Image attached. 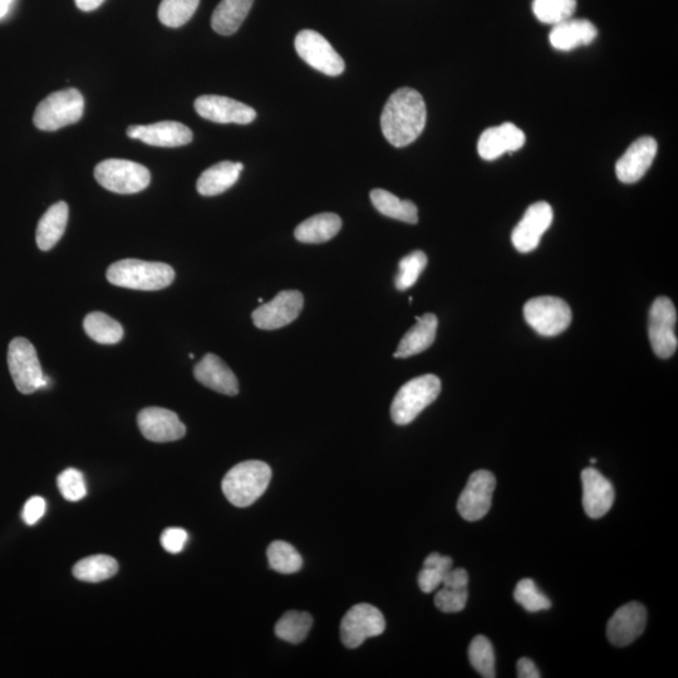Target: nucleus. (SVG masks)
Instances as JSON below:
<instances>
[{
	"mask_svg": "<svg viewBox=\"0 0 678 678\" xmlns=\"http://www.w3.org/2000/svg\"><path fill=\"white\" fill-rule=\"evenodd\" d=\"M294 44L298 56L314 70L332 77L345 72V61L322 34L306 29L298 33Z\"/></svg>",
	"mask_w": 678,
	"mask_h": 678,
	"instance_id": "10",
	"label": "nucleus"
},
{
	"mask_svg": "<svg viewBox=\"0 0 678 678\" xmlns=\"http://www.w3.org/2000/svg\"><path fill=\"white\" fill-rule=\"evenodd\" d=\"M583 508L589 518H603L614 504V488L606 476L597 469L587 468L582 471Z\"/></svg>",
	"mask_w": 678,
	"mask_h": 678,
	"instance_id": "20",
	"label": "nucleus"
},
{
	"mask_svg": "<svg viewBox=\"0 0 678 678\" xmlns=\"http://www.w3.org/2000/svg\"><path fill=\"white\" fill-rule=\"evenodd\" d=\"M58 489H60L63 498L72 503L86 498L87 485L85 476L76 469H67L58 476Z\"/></svg>",
	"mask_w": 678,
	"mask_h": 678,
	"instance_id": "40",
	"label": "nucleus"
},
{
	"mask_svg": "<svg viewBox=\"0 0 678 678\" xmlns=\"http://www.w3.org/2000/svg\"><path fill=\"white\" fill-rule=\"evenodd\" d=\"M468 588L442 587L435 596V606L444 613H458L463 611L468 603Z\"/></svg>",
	"mask_w": 678,
	"mask_h": 678,
	"instance_id": "41",
	"label": "nucleus"
},
{
	"mask_svg": "<svg viewBox=\"0 0 678 678\" xmlns=\"http://www.w3.org/2000/svg\"><path fill=\"white\" fill-rule=\"evenodd\" d=\"M312 625L311 614L298 611L287 612L275 625V635L280 640L297 645L306 640Z\"/></svg>",
	"mask_w": 678,
	"mask_h": 678,
	"instance_id": "32",
	"label": "nucleus"
},
{
	"mask_svg": "<svg viewBox=\"0 0 678 678\" xmlns=\"http://www.w3.org/2000/svg\"><path fill=\"white\" fill-rule=\"evenodd\" d=\"M597 28L586 19H568L555 24L550 32L549 41L558 51H573L578 47L588 46L597 38Z\"/></svg>",
	"mask_w": 678,
	"mask_h": 678,
	"instance_id": "23",
	"label": "nucleus"
},
{
	"mask_svg": "<svg viewBox=\"0 0 678 678\" xmlns=\"http://www.w3.org/2000/svg\"><path fill=\"white\" fill-rule=\"evenodd\" d=\"M8 367L14 385L24 395L48 386L49 378L43 375L36 348L27 338H14L9 345Z\"/></svg>",
	"mask_w": 678,
	"mask_h": 678,
	"instance_id": "6",
	"label": "nucleus"
},
{
	"mask_svg": "<svg viewBox=\"0 0 678 678\" xmlns=\"http://www.w3.org/2000/svg\"><path fill=\"white\" fill-rule=\"evenodd\" d=\"M373 206L387 218L404 221L407 224H417L419 210L410 200H401L386 190L375 189L371 191Z\"/></svg>",
	"mask_w": 678,
	"mask_h": 678,
	"instance_id": "29",
	"label": "nucleus"
},
{
	"mask_svg": "<svg viewBox=\"0 0 678 678\" xmlns=\"http://www.w3.org/2000/svg\"><path fill=\"white\" fill-rule=\"evenodd\" d=\"M108 282L116 287L135 291H161L175 280V270L169 264L122 259L107 270Z\"/></svg>",
	"mask_w": 678,
	"mask_h": 678,
	"instance_id": "2",
	"label": "nucleus"
},
{
	"mask_svg": "<svg viewBox=\"0 0 678 678\" xmlns=\"http://www.w3.org/2000/svg\"><path fill=\"white\" fill-rule=\"evenodd\" d=\"M304 306L303 294L298 291H283L269 303L263 304L252 314L255 327L274 331L296 321Z\"/></svg>",
	"mask_w": 678,
	"mask_h": 678,
	"instance_id": "13",
	"label": "nucleus"
},
{
	"mask_svg": "<svg viewBox=\"0 0 678 678\" xmlns=\"http://www.w3.org/2000/svg\"><path fill=\"white\" fill-rule=\"evenodd\" d=\"M103 2H105V0H75L78 9H81L83 12L95 11V9L101 7Z\"/></svg>",
	"mask_w": 678,
	"mask_h": 678,
	"instance_id": "46",
	"label": "nucleus"
},
{
	"mask_svg": "<svg viewBox=\"0 0 678 678\" xmlns=\"http://www.w3.org/2000/svg\"><path fill=\"white\" fill-rule=\"evenodd\" d=\"M117 572H119V563L115 558L105 554L91 555V557L80 560L73 567V576L78 581L87 583L107 581V579L116 576Z\"/></svg>",
	"mask_w": 678,
	"mask_h": 678,
	"instance_id": "30",
	"label": "nucleus"
},
{
	"mask_svg": "<svg viewBox=\"0 0 678 678\" xmlns=\"http://www.w3.org/2000/svg\"><path fill=\"white\" fill-rule=\"evenodd\" d=\"M424 98L416 90L404 87L392 93L381 116L385 139L395 147H405L419 139L426 126Z\"/></svg>",
	"mask_w": 678,
	"mask_h": 678,
	"instance_id": "1",
	"label": "nucleus"
},
{
	"mask_svg": "<svg viewBox=\"0 0 678 678\" xmlns=\"http://www.w3.org/2000/svg\"><path fill=\"white\" fill-rule=\"evenodd\" d=\"M85 112V98L76 88L52 93L39 103L33 122L42 131H57L80 121Z\"/></svg>",
	"mask_w": 678,
	"mask_h": 678,
	"instance_id": "5",
	"label": "nucleus"
},
{
	"mask_svg": "<svg viewBox=\"0 0 678 678\" xmlns=\"http://www.w3.org/2000/svg\"><path fill=\"white\" fill-rule=\"evenodd\" d=\"M417 323L401 339L399 347L393 357L407 358L419 355L435 342L437 326L439 319L432 313H426L425 316L416 317Z\"/></svg>",
	"mask_w": 678,
	"mask_h": 678,
	"instance_id": "24",
	"label": "nucleus"
},
{
	"mask_svg": "<svg viewBox=\"0 0 678 678\" xmlns=\"http://www.w3.org/2000/svg\"><path fill=\"white\" fill-rule=\"evenodd\" d=\"M194 375L201 385L223 395L235 396L239 393V382L234 372L220 357L209 353L195 366Z\"/></svg>",
	"mask_w": 678,
	"mask_h": 678,
	"instance_id": "22",
	"label": "nucleus"
},
{
	"mask_svg": "<svg viewBox=\"0 0 678 678\" xmlns=\"http://www.w3.org/2000/svg\"><path fill=\"white\" fill-rule=\"evenodd\" d=\"M68 223V205L65 201L54 204L39 220L37 228L38 248L48 252L60 242Z\"/></svg>",
	"mask_w": 678,
	"mask_h": 678,
	"instance_id": "26",
	"label": "nucleus"
},
{
	"mask_svg": "<svg viewBox=\"0 0 678 678\" xmlns=\"http://www.w3.org/2000/svg\"><path fill=\"white\" fill-rule=\"evenodd\" d=\"M676 323L675 304L670 298L658 297L651 307L648 337L653 352L663 360L675 355L677 351Z\"/></svg>",
	"mask_w": 678,
	"mask_h": 678,
	"instance_id": "9",
	"label": "nucleus"
},
{
	"mask_svg": "<svg viewBox=\"0 0 678 678\" xmlns=\"http://www.w3.org/2000/svg\"><path fill=\"white\" fill-rule=\"evenodd\" d=\"M141 434L152 442H171L183 439L186 427L175 412L161 407H147L137 416Z\"/></svg>",
	"mask_w": 678,
	"mask_h": 678,
	"instance_id": "17",
	"label": "nucleus"
},
{
	"mask_svg": "<svg viewBox=\"0 0 678 678\" xmlns=\"http://www.w3.org/2000/svg\"><path fill=\"white\" fill-rule=\"evenodd\" d=\"M577 0H534L535 17L544 24L562 23L571 19L576 12Z\"/></svg>",
	"mask_w": 678,
	"mask_h": 678,
	"instance_id": "35",
	"label": "nucleus"
},
{
	"mask_svg": "<svg viewBox=\"0 0 678 678\" xmlns=\"http://www.w3.org/2000/svg\"><path fill=\"white\" fill-rule=\"evenodd\" d=\"M647 625V609L643 604L631 602L617 609L609 619L607 637L613 646L626 647L642 636Z\"/></svg>",
	"mask_w": 678,
	"mask_h": 678,
	"instance_id": "16",
	"label": "nucleus"
},
{
	"mask_svg": "<svg viewBox=\"0 0 678 678\" xmlns=\"http://www.w3.org/2000/svg\"><path fill=\"white\" fill-rule=\"evenodd\" d=\"M657 154V142L651 136H643L633 142L618 160L616 174L623 184H635L650 170Z\"/></svg>",
	"mask_w": 678,
	"mask_h": 678,
	"instance_id": "18",
	"label": "nucleus"
},
{
	"mask_svg": "<svg viewBox=\"0 0 678 678\" xmlns=\"http://www.w3.org/2000/svg\"><path fill=\"white\" fill-rule=\"evenodd\" d=\"M385 630L386 621L380 609L371 604L360 603L353 606L343 617L341 638L346 647L357 648L367 638L381 636Z\"/></svg>",
	"mask_w": 678,
	"mask_h": 678,
	"instance_id": "11",
	"label": "nucleus"
},
{
	"mask_svg": "<svg viewBox=\"0 0 678 678\" xmlns=\"http://www.w3.org/2000/svg\"><path fill=\"white\" fill-rule=\"evenodd\" d=\"M469 584V574L463 568L450 569L449 572L445 574L444 581H442V587L450 588H468Z\"/></svg>",
	"mask_w": 678,
	"mask_h": 678,
	"instance_id": "44",
	"label": "nucleus"
},
{
	"mask_svg": "<svg viewBox=\"0 0 678 678\" xmlns=\"http://www.w3.org/2000/svg\"><path fill=\"white\" fill-rule=\"evenodd\" d=\"M525 144V135L519 127L510 122L490 127L481 134L478 142V152L481 159L493 161L499 159L506 152L522 149Z\"/></svg>",
	"mask_w": 678,
	"mask_h": 678,
	"instance_id": "21",
	"label": "nucleus"
},
{
	"mask_svg": "<svg viewBox=\"0 0 678 678\" xmlns=\"http://www.w3.org/2000/svg\"><path fill=\"white\" fill-rule=\"evenodd\" d=\"M441 392L440 378L425 375L414 378L397 392L391 405V417L397 425H409L435 402Z\"/></svg>",
	"mask_w": 678,
	"mask_h": 678,
	"instance_id": "4",
	"label": "nucleus"
},
{
	"mask_svg": "<svg viewBox=\"0 0 678 678\" xmlns=\"http://www.w3.org/2000/svg\"><path fill=\"white\" fill-rule=\"evenodd\" d=\"M469 660L471 666L481 677L494 678L496 676L494 648L485 636H476L471 641Z\"/></svg>",
	"mask_w": 678,
	"mask_h": 678,
	"instance_id": "37",
	"label": "nucleus"
},
{
	"mask_svg": "<svg viewBox=\"0 0 678 678\" xmlns=\"http://www.w3.org/2000/svg\"><path fill=\"white\" fill-rule=\"evenodd\" d=\"M97 183L116 194H136L151 183L150 171L137 162L108 159L100 162L95 169Z\"/></svg>",
	"mask_w": 678,
	"mask_h": 678,
	"instance_id": "7",
	"label": "nucleus"
},
{
	"mask_svg": "<svg viewBox=\"0 0 678 678\" xmlns=\"http://www.w3.org/2000/svg\"><path fill=\"white\" fill-rule=\"evenodd\" d=\"M243 170L244 166L240 162H219L201 174L196 189L203 196L223 194L237 183Z\"/></svg>",
	"mask_w": 678,
	"mask_h": 678,
	"instance_id": "25",
	"label": "nucleus"
},
{
	"mask_svg": "<svg viewBox=\"0 0 678 678\" xmlns=\"http://www.w3.org/2000/svg\"><path fill=\"white\" fill-rule=\"evenodd\" d=\"M341 228L342 220L337 214L323 213L299 224L294 237L304 244H322L336 237Z\"/></svg>",
	"mask_w": 678,
	"mask_h": 678,
	"instance_id": "27",
	"label": "nucleus"
},
{
	"mask_svg": "<svg viewBox=\"0 0 678 678\" xmlns=\"http://www.w3.org/2000/svg\"><path fill=\"white\" fill-rule=\"evenodd\" d=\"M13 3V0H0V18H3L6 16L8 13L9 7H11V4Z\"/></svg>",
	"mask_w": 678,
	"mask_h": 678,
	"instance_id": "47",
	"label": "nucleus"
},
{
	"mask_svg": "<svg viewBox=\"0 0 678 678\" xmlns=\"http://www.w3.org/2000/svg\"><path fill=\"white\" fill-rule=\"evenodd\" d=\"M514 599L525 611L530 613L547 611V609L552 608L550 599L540 592L537 584H535L533 579L529 578L522 579L517 584L514 591Z\"/></svg>",
	"mask_w": 678,
	"mask_h": 678,
	"instance_id": "39",
	"label": "nucleus"
},
{
	"mask_svg": "<svg viewBox=\"0 0 678 678\" xmlns=\"http://www.w3.org/2000/svg\"><path fill=\"white\" fill-rule=\"evenodd\" d=\"M452 559L440 553H431L425 559L424 568L419 574V587L424 593L436 591L444 581L445 574L452 569Z\"/></svg>",
	"mask_w": 678,
	"mask_h": 678,
	"instance_id": "34",
	"label": "nucleus"
},
{
	"mask_svg": "<svg viewBox=\"0 0 678 678\" xmlns=\"http://www.w3.org/2000/svg\"><path fill=\"white\" fill-rule=\"evenodd\" d=\"M47 503L46 500L41 498V496H33L29 499L24 505L22 518L24 523L28 525H34L43 518V515L46 514Z\"/></svg>",
	"mask_w": 678,
	"mask_h": 678,
	"instance_id": "43",
	"label": "nucleus"
},
{
	"mask_svg": "<svg viewBox=\"0 0 678 678\" xmlns=\"http://www.w3.org/2000/svg\"><path fill=\"white\" fill-rule=\"evenodd\" d=\"M426 265L427 257L421 250H416V252L402 258L399 263V273H397L395 279L396 288L399 291H407V289L414 287Z\"/></svg>",
	"mask_w": 678,
	"mask_h": 678,
	"instance_id": "38",
	"label": "nucleus"
},
{
	"mask_svg": "<svg viewBox=\"0 0 678 678\" xmlns=\"http://www.w3.org/2000/svg\"><path fill=\"white\" fill-rule=\"evenodd\" d=\"M496 479L488 470H478L470 475L458 501V512L468 522H478L489 513L493 504Z\"/></svg>",
	"mask_w": 678,
	"mask_h": 678,
	"instance_id": "12",
	"label": "nucleus"
},
{
	"mask_svg": "<svg viewBox=\"0 0 678 678\" xmlns=\"http://www.w3.org/2000/svg\"><path fill=\"white\" fill-rule=\"evenodd\" d=\"M525 321L540 336L554 337L572 322L571 307L557 297H537L524 306Z\"/></svg>",
	"mask_w": 678,
	"mask_h": 678,
	"instance_id": "8",
	"label": "nucleus"
},
{
	"mask_svg": "<svg viewBox=\"0 0 678 678\" xmlns=\"http://www.w3.org/2000/svg\"><path fill=\"white\" fill-rule=\"evenodd\" d=\"M195 111L203 119L216 124L248 125L257 119L254 108L224 96L204 95L196 98Z\"/></svg>",
	"mask_w": 678,
	"mask_h": 678,
	"instance_id": "14",
	"label": "nucleus"
},
{
	"mask_svg": "<svg viewBox=\"0 0 678 678\" xmlns=\"http://www.w3.org/2000/svg\"><path fill=\"white\" fill-rule=\"evenodd\" d=\"M189 534L181 528H169L161 534L160 542L162 548L171 554L183 552L186 543H188Z\"/></svg>",
	"mask_w": 678,
	"mask_h": 678,
	"instance_id": "42",
	"label": "nucleus"
},
{
	"mask_svg": "<svg viewBox=\"0 0 678 678\" xmlns=\"http://www.w3.org/2000/svg\"><path fill=\"white\" fill-rule=\"evenodd\" d=\"M267 557L270 568L282 574L297 573L301 571L303 565V559L298 550L283 540H275L269 545Z\"/></svg>",
	"mask_w": 678,
	"mask_h": 678,
	"instance_id": "33",
	"label": "nucleus"
},
{
	"mask_svg": "<svg viewBox=\"0 0 678 678\" xmlns=\"http://www.w3.org/2000/svg\"><path fill=\"white\" fill-rule=\"evenodd\" d=\"M130 139L140 140L156 147H180L193 141V131L175 121H162L152 125H134L127 129Z\"/></svg>",
	"mask_w": 678,
	"mask_h": 678,
	"instance_id": "19",
	"label": "nucleus"
},
{
	"mask_svg": "<svg viewBox=\"0 0 678 678\" xmlns=\"http://www.w3.org/2000/svg\"><path fill=\"white\" fill-rule=\"evenodd\" d=\"M272 469L259 460L244 461L226 473L221 489L225 498L238 508H247L268 489Z\"/></svg>",
	"mask_w": 678,
	"mask_h": 678,
	"instance_id": "3",
	"label": "nucleus"
},
{
	"mask_svg": "<svg viewBox=\"0 0 678 678\" xmlns=\"http://www.w3.org/2000/svg\"><path fill=\"white\" fill-rule=\"evenodd\" d=\"M517 668L519 678H539L542 676L535 663L529 658H520Z\"/></svg>",
	"mask_w": 678,
	"mask_h": 678,
	"instance_id": "45",
	"label": "nucleus"
},
{
	"mask_svg": "<svg viewBox=\"0 0 678 678\" xmlns=\"http://www.w3.org/2000/svg\"><path fill=\"white\" fill-rule=\"evenodd\" d=\"M87 336L101 345H116L124 338V328L116 319L102 312L88 314L83 321Z\"/></svg>",
	"mask_w": 678,
	"mask_h": 678,
	"instance_id": "31",
	"label": "nucleus"
},
{
	"mask_svg": "<svg viewBox=\"0 0 678 678\" xmlns=\"http://www.w3.org/2000/svg\"><path fill=\"white\" fill-rule=\"evenodd\" d=\"M553 209L545 201L530 205L523 219L515 226L512 242L520 253H530L538 248L540 239L553 223Z\"/></svg>",
	"mask_w": 678,
	"mask_h": 678,
	"instance_id": "15",
	"label": "nucleus"
},
{
	"mask_svg": "<svg viewBox=\"0 0 678 678\" xmlns=\"http://www.w3.org/2000/svg\"><path fill=\"white\" fill-rule=\"evenodd\" d=\"M200 0H162L159 8V19L170 28L183 27L193 18Z\"/></svg>",
	"mask_w": 678,
	"mask_h": 678,
	"instance_id": "36",
	"label": "nucleus"
},
{
	"mask_svg": "<svg viewBox=\"0 0 678 678\" xmlns=\"http://www.w3.org/2000/svg\"><path fill=\"white\" fill-rule=\"evenodd\" d=\"M591 463H592V464H596V463H597V459H591Z\"/></svg>",
	"mask_w": 678,
	"mask_h": 678,
	"instance_id": "48",
	"label": "nucleus"
},
{
	"mask_svg": "<svg viewBox=\"0 0 678 678\" xmlns=\"http://www.w3.org/2000/svg\"><path fill=\"white\" fill-rule=\"evenodd\" d=\"M254 0H221L211 17V27L221 36H232L242 27Z\"/></svg>",
	"mask_w": 678,
	"mask_h": 678,
	"instance_id": "28",
	"label": "nucleus"
}]
</instances>
